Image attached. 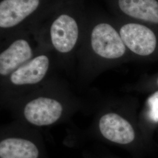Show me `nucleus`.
Wrapping results in <instances>:
<instances>
[{
    "mask_svg": "<svg viewBox=\"0 0 158 158\" xmlns=\"http://www.w3.org/2000/svg\"><path fill=\"white\" fill-rule=\"evenodd\" d=\"M83 105L66 84L47 80L6 108L15 121L38 129L64 122Z\"/></svg>",
    "mask_w": 158,
    "mask_h": 158,
    "instance_id": "obj_1",
    "label": "nucleus"
},
{
    "mask_svg": "<svg viewBox=\"0 0 158 158\" xmlns=\"http://www.w3.org/2000/svg\"><path fill=\"white\" fill-rule=\"evenodd\" d=\"M50 68L45 55L32 57L18 68L0 83V102L6 108L13 102L45 83Z\"/></svg>",
    "mask_w": 158,
    "mask_h": 158,
    "instance_id": "obj_2",
    "label": "nucleus"
},
{
    "mask_svg": "<svg viewBox=\"0 0 158 158\" xmlns=\"http://www.w3.org/2000/svg\"><path fill=\"white\" fill-rule=\"evenodd\" d=\"M41 135L38 129L18 121L0 130V158H40Z\"/></svg>",
    "mask_w": 158,
    "mask_h": 158,
    "instance_id": "obj_3",
    "label": "nucleus"
},
{
    "mask_svg": "<svg viewBox=\"0 0 158 158\" xmlns=\"http://www.w3.org/2000/svg\"><path fill=\"white\" fill-rule=\"evenodd\" d=\"M89 132L98 134L107 141L126 145L135 140V132L130 121L115 112H105L97 115Z\"/></svg>",
    "mask_w": 158,
    "mask_h": 158,
    "instance_id": "obj_4",
    "label": "nucleus"
},
{
    "mask_svg": "<svg viewBox=\"0 0 158 158\" xmlns=\"http://www.w3.org/2000/svg\"><path fill=\"white\" fill-rule=\"evenodd\" d=\"M91 46L97 56L108 60L119 59L126 52V46L120 35L106 23H100L93 29Z\"/></svg>",
    "mask_w": 158,
    "mask_h": 158,
    "instance_id": "obj_5",
    "label": "nucleus"
},
{
    "mask_svg": "<svg viewBox=\"0 0 158 158\" xmlns=\"http://www.w3.org/2000/svg\"><path fill=\"white\" fill-rule=\"evenodd\" d=\"M119 35L126 47L138 55H150L156 48L155 34L151 29L141 24H125L120 29Z\"/></svg>",
    "mask_w": 158,
    "mask_h": 158,
    "instance_id": "obj_6",
    "label": "nucleus"
},
{
    "mask_svg": "<svg viewBox=\"0 0 158 158\" xmlns=\"http://www.w3.org/2000/svg\"><path fill=\"white\" fill-rule=\"evenodd\" d=\"M79 36L76 21L68 15L58 17L52 25L51 40L55 49L59 53L66 54L72 51Z\"/></svg>",
    "mask_w": 158,
    "mask_h": 158,
    "instance_id": "obj_7",
    "label": "nucleus"
},
{
    "mask_svg": "<svg viewBox=\"0 0 158 158\" xmlns=\"http://www.w3.org/2000/svg\"><path fill=\"white\" fill-rule=\"evenodd\" d=\"M33 57V51L28 42L18 40L12 43L0 54L1 81Z\"/></svg>",
    "mask_w": 158,
    "mask_h": 158,
    "instance_id": "obj_8",
    "label": "nucleus"
},
{
    "mask_svg": "<svg viewBox=\"0 0 158 158\" xmlns=\"http://www.w3.org/2000/svg\"><path fill=\"white\" fill-rule=\"evenodd\" d=\"M40 0H3L0 3V27L11 28L21 23L38 7Z\"/></svg>",
    "mask_w": 158,
    "mask_h": 158,
    "instance_id": "obj_9",
    "label": "nucleus"
},
{
    "mask_svg": "<svg viewBox=\"0 0 158 158\" xmlns=\"http://www.w3.org/2000/svg\"><path fill=\"white\" fill-rule=\"evenodd\" d=\"M121 10L137 19L158 23V1L156 0H118Z\"/></svg>",
    "mask_w": 158,
    "mask_h": 158,
    "instance_id": "obj_10",
    "label": "nucleus"
},
{
    "mask_svg": "<svg viewBox=\"0 0 158 158\" xmlns=\"http://www.w3.org/2000/svg\"><path fill=\"white\" fill-rule=\"evenodd\" d=\"M148 116L155 123H158V91L154 93L148 99Z\"/></svg>",
    "mask_w": 158,
    "mask_h": 158,
    "instance_id": "obj_11",
    "label": "nucleus"
},
{
    "mask_svg": "<svg viewBox=\"0 0 158 158\" xmlns=\"http://www.w3.org/2000/svg\"><path fill=\"white\" fill-rule=\"evenodd\" d=\"M157 82H158V81H157Z\"/></svg>",
    "mask_w": 158,
    "mask_h": 158,
    "instance_id": "obj_12",
    "label": "nucleus"
}]
</instances>
